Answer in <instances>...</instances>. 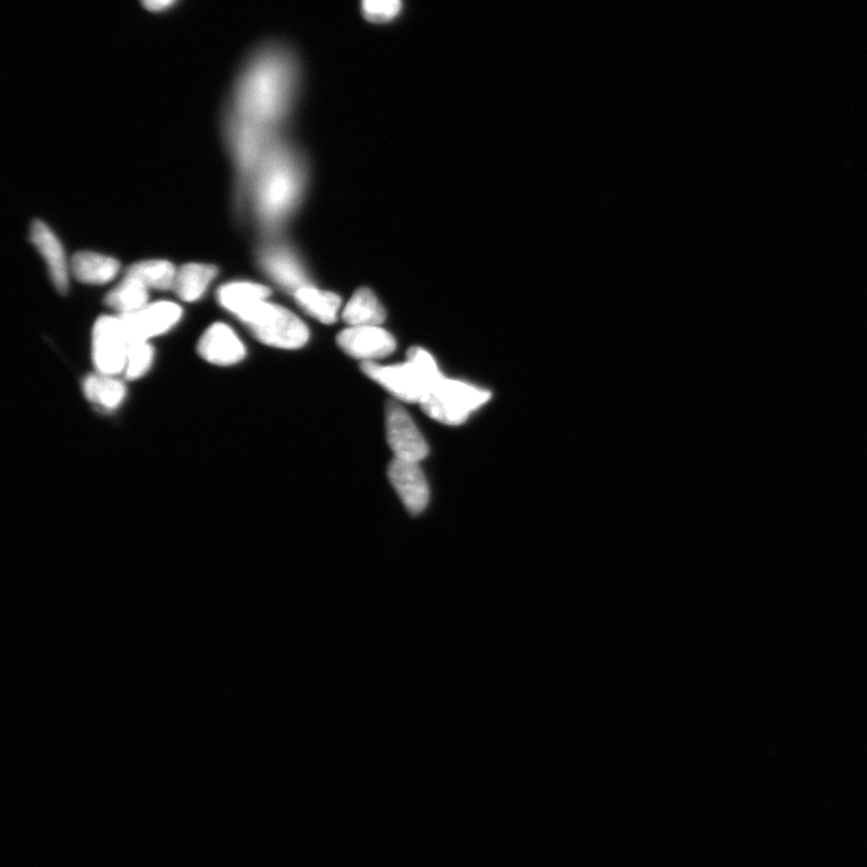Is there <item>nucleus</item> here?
<instances>
[{
    "label": "nucleus",
    "instance_id": "nucleus-23",
    "mask_svg": "<svg viewBox=\"0 0 867 867\" xmlns=\"http://www.w3.org/2000/svg\"><path fill=\"white\" fill-rule=\"evenodd\" d=\"M401 0H362L364 17L374 24H386L401 11Z\"/></svg>",
    "mask_w": 867,
    "mask_h": 867
},
{
    "label": "nucleus",
    "instance_id": "nucleus-12",
    "mask_svg": "<svg viewBox=\"0 0 867 867\" xmlns=\"http://www.w3.org/2000/svg\"><path fill=\"white\" fill-rule=\"evenodd\" d=\"M261 264L275 283L293 293L310 285L299 259L286 247H267L261 253Z\"/></svg>",
    "mask_w": 867,
    "mask_h": 867
},
{
    "label": "nucleus",
    "instance_id": "nucleus-9",
    "mask_svg": "<svg viewBox=\"0 0 867 867\" xmlns=\"http://www.w3.org/2000/svg\"><path fill=\"white\" fill-rule=\"evenodd\" d=\"M342 350L356 359L375 362L396 351L397 343L380 325L350 326L336 337Z\"/></svg>",
    "mask_w": 867,
    "mask_h": 867
},
{
    "label": "nucleus",
    "instance_id": "nucleus-20",
    "mask_svg": "<svg viewBox=\"0 0 867 867\" xmlns=\"http://www.w3.org/2000/svg\"><path fill=\"white\" fill-rule=\"evenodd\" d=\"M148 301L149 287L129 275H126L106 298L107 306L117 310L120 314L139 311L148 306Z\"/></svg>",
    "mask_w": 867,
    "mask_h": 867
},
{
    "label": "nucleus",
    "instance_id": "nucleus-7",
    "mask_svg": "<svg viewBox=\"0 0 867 867\" xmlns=\"http://www.w3.org/2000/svg\"><path fill=\"white\" fill-rule=\"evenodd\" d=\"M129 344L149 342L174 329L183 318V309L172 301L148 304L139 311L120 314Z\"/></svg>",
    "mask_w": 867,
    "mask_h": 867
},
{
    "label": "nucleus",
    "instance_id": "nucleus-16",
    "mask_svg": "<svg viewBox=\"0 0 867 867\" xmlns=\"http://www.w3.org/2000/svg\"><path fill=\"white\" fill-rule=\"evenodd\" d=\"M272 292L263 285L253 283H232L222 286L218 292V299L221 306L240 318L243 313L249 311L258 302L268 300Z\"/></svg>",
    "mask_w": 867,
    "mask_h": 867
},
{
    "label": "nucleus",
    "instance_id": "nucleus-18",
    "mask_svg": "<svg viewBox=\"0 0 867 867\" xmlns=\"http://www.w3.org/2000/svg\"><path fill=\"white\" fill-rule=\"evenodd\" d=\"M343 320L350 326L380 325L385 322L386 312L373 292L360 288L347 302Z\"/></svg>",
    "mask_w": 867,
    "mask_h": 867
},
{
    "label": "nucleus",
    "instance_id": "nucleus-6",
    "mask_svg": "<svg viewBox=\"0 0 867 867\" xmlns=\"http://www.w3.org/2000/svg\"><path fill=\"white\" fill-rule=\"evenodd\" d=\"M129 340L120 318H100L92 333V358L99 374L117 376L125 371Z\"/></svg>",
    "mask_w": 867,
    "mask_h": 867
},
{
    "label": "nucleus",
    "instance_id": "nucleus-22",
    "mask_svg": "<svg viewBox=\"0 0 867 867\" xmlns=\"http://www.w3.org/2000/svg\"><path fill=\"white\" fill-rule=\"evenodd\" d=\"M154 359L153 347L149 342L129 344L125 374L128 380H138L148 374Z\"/></svg>",
    "mask_w": 867,
    "mask_h": 867
},
{
    "label": "nucleus",
    "instance_id": "nucleus-19",
    "mask_svg": "<svg viewBox=\"0 0 867 867\" xmlns=\"http://www.w3.org/2000/svg\"><path fill=\"white\" fill-rule=\"evenodd\" d=\"M87 400L107 410H115L126 399L127 389L116 376L89 375L84 381Z\"/></svg>",
    "mask_w": 867,
    "mask_h": 867
},
{
    "label": "nucleus",
    "instance_id": "nucleus-4",
    "mask_svg": "<svg viewBox=\"0 0 867 867\" xmlns=\"http://www.w3.org/2000/svg\"><path fill=\"white\" fill-rule=\"evenodd\" d=\"M264 345L297 350L310 339V333L295 313L268 300L258 302L238 318Z\"/></svg>",
    "mask_w": 867,
    "mask_h": 867
},
{
    "label": "nucleus",
    "instance_id": "nucleus-3",
    "mask_svg": "<svg viewBox=\"0 0 867 867\" xmlns=\"http://www.w3.org/2000/svg\"><path fill=\"white\" fill-rule=\"evenodd\" d=\"M362 370L369 379L404 402L421 404L426 394L444 379L434 357L421 347L410 348L405 363L381 366L366 362Z\"/></svg>",
    "mask_w": 867,
    "mask_h": 867
},
{
    "label": "nucleus",
    "instance_id": "nucleus-13",
    "mask_svg": "<svg viewBox=\"0 0 867 867\" xmlns=\"http://www.w3.org/2000/svg\"><path fill=\"white\" fill-rule=\"evenodd\" d=\"M30 239L45 259L55 289L66 293L67 286H70V276H67L64 249L58 236L47 224L36 221L32 224Z\"/></svg>",
    "mask_w": 867,
    "mask_h": 867
},
{
    "label": "nucleus",
    "instance_id": "nucleus-10",
    "mask_svg": "<svg viewBox=\"0 0 867 867\" xmlns=\"http://www.w3.org/2000/svg\"><path fill=\"white\" fill-rule=\"evenodd\" d=\"M388 479L411 515H420L430 503V486L419 463L394 459L388 467Z\"/></svg>",
    "mask_w": 867,
    "mask_h": 867
},
{
    "label": "nucleus",
    "instance_id": "nucleus-14",
    "mask_svg": "<svg viewBox=\"0 0 867 867\" xmlns=\"http://www.w3.org/2000/svg\"><path fill=\"white\" fill-rule=\"evenodd\" d=\"M74 276L88 285H104L114 278L120 270L115 258L95 252H80L72 261Z\"/></svg>",
    "mask_w": 867,
    "mask_h": 867
},
{
    "label": "nucleus",
    "instance_id": "nucleus-24",
    "mask_svg": "<svg viewBox=\"0 0 867 867\" xmlns=\"http://www.w3.org/2000/svg\"><path fill=\"white\" fill-rule=\"evenodd\" d=\"M144 7L153 13H160L174 5L176 0H141Z\"/></svg>",
    "mask_w": 867,
    "mask_h": 867
},
{
    "label": "nucleus",
    "instance_id": "nucleus-5",
    "mask_svg": "<svg viewBox=\"0 0 867 867\" xmlns=\"http://www.w3.org/2000/svg\"><path fill=\"white\" fill-rule=\"evenodd\" d=\"M491 393L466 382L443 379L421 401L431 419L447 425L465 423L469 416L486 404Z\"/></svg>",
    "mask_w": 867,
    "mask_h": 867
},
{
    "label": "nucleus",
    "instance_id": "nucleus-11",
    "mask_svg": "<svg viewBox=\"0 0 867 867\" xmlns=\"http://www.w3.org/2000/svg\"><path fill=\"white\" fill-rule=\"evenodd\" d=\"M198 354L210 364L232 367L241 362L246 348L230 325L215 323L202 334Z\"/></svg>",
    "mask_w": 867,
    "mask_h": 867
},
{
    "label": "nucleus",
    "instance_id": "nucleus-2",
    "mask_svg": "<svg viewBox=\"0 0 867 867\" xmlns=\"http://www.w3.org/2000/svg\"><path fill=\"white\" fill-rule=\"evenodd\" d=\"M256 175L258 216L267 228L276 227L298 205L304 186L302 165L295 153L273 146Z\"/></svg>",
    "mask_w": 867,
    "mask_h": 867
},
{
    "label": "nucleus",
    "instance_id": "nucleus-21",
    "mask_svg": "<svg viewBox=\"0 0 867 867\" xmlns=\"http://www.w3.org/2000/svg\"><path fill=\"white\" fill-rule=\"evenodd\" d=\"M177 270L168 261H144L133 264L127 274L141 281L149 288L166 290L174 288Z\"/></svg>",
    "mask_w": 867,
    "mask_h": 867
},
{
    "label": "nucleus",
    "instance_id": "nucleus-17",
    "mask_svg": "<svg viewBox=\"0 0 867 867\" xmlns=\"http://www.w3.org/2000/svg\"><path fill=\"white\" fill-rule=\"evenodd\" d=\"M218 268L210 264L190 263L178 270L174 289L184 301L194 302L205 296L212 280L218 275Z\"/></svg>",
    "mask_w": 867,
    "mask_h": 867
},
{
    "label": "nucleus",
    "instance_id": "nucleus-15",
    "mask_svg": "<svg viewBox=\"0 0 867 867\" xmlns=\"http://www.w3.org/2000/svg\"><path fill=\"white\" fill-rule=\"evenodd\" d=\"M293 296L298 306L314 320L324 324H332L337 320L342 299L335 293L308 285L297 289Z\"/></svg>",
    "mask_w": 867,
    "mask_h": 867
},
{
    "label": "nucleus",
    "instance_id": "nucleus-1",
    "mask_svg": "<svg viewBox=\"0 0 867 867\" xmlns=\"http://www.w3.org/2000/svg\"><path fill=\"white\" fill-rule=\"evenodd\" d=\"M298 74L295 54L278 44L267 45L246 64L225 125L236 163L255 166L273 148L270 137L295 99Z\"/></svg>",
    "mask_w": 867,
    "mask_h": 867
},
{
    "label": "nucleus",
    "instance_id": "nucleus-8",
    "mask_svg": "<svg viewBox=\"0 0 867 867\" xmlns=\"http://www.w3.org/2000/svg\"><path fill=\"white\" fill-rule=\"evenodd\" d=\"M387 442L397 459L420 463L430 447L411 416L399 404L391 401L386 410Z\"/></svg>",
    "mask_w": 867,
    "mask_h": 867
}]
</instances>
